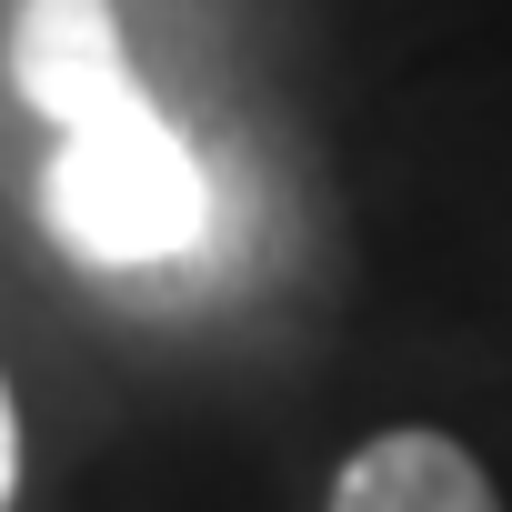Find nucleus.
<instances>
[{
    "instance_id": "20e7f679",
    "label": "nucleus",
    "mask_w": 512,
    "mask_h": 512,
    "mask_svg": "<svg viewBox=\"0 0 512 512\" xmlns=\"http://www.w3.org/2000/svg\"><path fill=\"white\" fill-rule=\"evenodd\" d=\"M11 482H21V412H11V382H0V512H11Z\"/></svg>"
},
{
    "instance_id": "f257e3e1",
    "label": "nucleus",
    "mask_w": 512,
    "mask_h": 512,
    "mask_svg": "<svg viewBox=\"0 0 512 512\" xmlns=\"http://www.w3.org/2000/svg\"><path fill=\"white\" fill-rule=\"evenodd\" d=\"M41 231L91 272H171L211 241V171L141 91L101 121H71L41 171Z\"/></svg>"
},
{
    "instance_id": "f03ea898",
    "label": "nucleus",
    "mask_w": 512,
    "mask_h": 512,
    "mask_svg": "<svg viewBox=\"0 0 512 512\" xmlns=\"http://www.w3.org/2000/svg\"><path fill=\"white\" fill-rule=\"evenodd\" d=\"M11 91L51 131L141 101V71L121 51V11L111 0H21L11 11Z\"/></svg>"
},
{
    "instance_id": "7ed1b4c3",
    "label": "nucleus",
    "mask_w": 512,
    "mask_h": 512,
    "mask_svg": "<svg viewBox=\"0 0 512 512\" xmlns=\"http://www.w3.org/2000/svg\"><path fill=\"white\" fill-rule=\"evenodd\" d=\"M332 512H502V492L452 432H372L342 462Z\"/></svg>"
}]
</instances>
